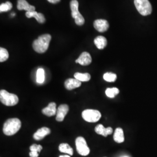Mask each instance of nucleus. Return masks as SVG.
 I'll return each instance as SVG.
<instances>
[{
  "label": "nucleus",
  "mask_w": 157,
  "mask_h": 157,
  "mask_svg": "<svg viewBox=\"0 0 157 157\" xmlns=\"http://www.w3.org/2000/svg\"></svg>",
  "instance_id": "obj_30"
},
{
  "label": "nucleus",
  "mask_w": 157,
  "mask_h": 157,
  "mask_svg": "<svg viewBox=\"0 0 157 157\" xmlns=\"http://www.w3.org/2000/svg\"><path fill=\"white\" fill-rule=\"evenodd\" d=\"M59 150L60 151V152L67 154L69 155H73V149L67 143L61 144L59 146Z\"/></svg>",
  "instance_id": "obj_19"
},
{
  "label": "nucleus",
  "mask_w": 157,
  "mask_h": 157,
  "mask_svg": "<svg viewBox=\"0 0 157 157\" xmlns=\"http://www.w3.org/2000/svg\"><path fill=\"white\" fill-rule=\"evenodd\" d=\"M71 10L72 11V17L75 19L77 25L82 26L84 23L85 20L82 14L78 11V2L77 0H72L70 2Z\"/></svg>",
  "instance_id": "obj_5"
},
{
  "label": "nucleus",
  "mask_w": 157,
  "mask_h": 157,
  "mask_svg": "<svg viewBox=\"0 0 157 157\" xmlns=\"http://www.w3.org/2000/svg\"><path fill=\"white\" fill-rule=\"evenodd\" d=\"M119 93V90L118 88L113 87V88H108L105 90V94L109 98H114L117 95H118Z\"/></svg>",
  "instance_id": "obj_22"
},
{
  "label": "nucleus",
  "mask_w": 157,
  "mask_h": 157,
  "mask_svg": "<svg viewBox=\"0 0 157 157\" xmlns=\"http://www.w3.org/2000/svg\"><path fill=\"white\" fill-rule=\"evenodd\" d=\"M95 132L98 135H102L104 137H107L108 135L112 134L113 129L111 127L105 128L102 124H99L97 126H95Z\"/></svg>",
  "instance_id": "obj_15"
},
{
  "label": "nucleus",
  "mask_w": 157,
  "mask_h": 157,
  "mask_svg": "<svg viewBox=\"0 0 157 157\" xmlns=\"http://www.w3.org/2000/svg\"><path fill=\"white\" fill-rule=\"evenodd\" d=\"M113 140L118 143H121L124 142V137L123 129L120 128L115 129L113 135Z\"/></svg>",
  "instance_id": "obj_18"
},
{
  "label": "nucleus",
  "mask_w": 157,
  "mask_h": 157,
  "mask_svg": "<svg viewBox=\"0 0 157 157\" xmlns=\"http://www.w3.org/2000/svg\"><path fill=\"white\" fill-rule=\"evenodd\" d=\"M104 79L108 82H114L116 81L117 76L115 73L111 72H107L104 75Z\"/></svg>",
  "instance_id": "obj_23"
},
{
  "label": "nucleus",
  "mask_w": 157,
  "mask_h": 157,
  "mask_svg": "<svg viewBox=\"0 0 157 157\" xmlns=\"http://www.w3.org/2000/svg\"><path fill=\"white\" fill-rule=\"evenodd\" d=\"M26 17L28 18L34 17L37 21L40 23H43L45 22V17L41 13H38L36 11H34L26 12Z\"/></svg>",
  "instance_id": "obj_16"
},
{
  "label": "nucleus",
  "mask_w": 157,
  "mask_h": 157,
  "mask_svg": "<svg viewBox=\"0 0 157 157\" xmlns=\"http://www.w3.org/2000/svg\"><path fill=\"white\" fill-rule=\"evenodd\" d=\"M82 115L84 121L92 123L98 122L101 118V112L95 109H86L83 111Z\"/></svg>",
  "instance_id": "obj_6"
},
{
  "label": "nucleus",
  "mask_w": 157,
  "mask_h": 157,
  "mask_svg": "<svg viewBox=\"0 0 157 157\" xmlns=\"http://www.w3.org/2000/svg\"><path fill=\"white\" fill-rule=\"evenodd\" d=\"M92 62V58L90 54L87 52H83L78 58L76 60V62L83 66H87L90 65Z\"/></svg>",
  "instance_id": "obj_10"
},
{
  "label": "nucleus",
  "mask_w": 157,
  "mask_h": 157,
  "mask_svg": "<svg viewBox=\"0 0 157 157\" xmlns=\"http://www.w3.org/2000/svg\"><path fill=\"white\" fill-rule=\"evenodd\" d=\"M56 105L55 102H51L47 107L43 109L42 113L47 117H52L56 114Z\"/></svg>",
  "instance_id": "obj_13"
},
{
  "label": "nucleus",
  "mask_w": 157,
  "mask_h": 157,
  "mask_svg": "<svg viewBox=\"0 0 157 157\" xmlns=\"http://www.w3.org/2000/svg\"><path fill=\"white\" fill-rule=\"evenodd\" d=\"M0 101L6 106H14L17 105L19 101L17 95L10 93L5 90L0 91Z\"/></svg>",
  "instance_id": "obj_3"
},
{
  "label": "nucleus",
  "mask_w": 157,
  "mask_h": 157,
  "mask_svg": "<svg viewBox=\"0 0 157 157\" xmlns=\"http://www.w3.org/2000/svg\"><path fill=\"white\" fill-rule=\"evenodd\" d=\"M29 155L30 157H38L39 152L36 151H30L29 153Z\"/></svg>",
  "instance_id": "obj_27"
},
{
  "label": "nucleus",
  "mask_w": 157,
  "mask_h": 157,
  "mask_svg": "<svg viewBox=\"0 0 157 157\" xmlns=\"http://www.w3.org/2000/svg\"><path fill=\"white\" fill-rule=\"evenodd\" d=\"M49 2H50L51 4H56V3H58V2H60L61 1V0H47Z\"/></svg>",
  "instance_id": "obj_28"
},
{
  "label": "nucleus",
  "mask_w": 157,
  "mask_h": 157,
  "mask_svg": "<svg viewBox=\"0 0 157 157\" xmlns=\"http://www.w3.org/2000/svg\"><path fill=\"white\" fill-rule=\"evenodd\" d=\"M69 111V106L67 104H62L57 108L56 120L58 122H62Z\"/></svg>",
  "instance_id": "obj_9"
},
{
  "label": "nucleus",
  "mask_w": 157,
  "mask_h": 157,
  "mask_svg": "<svg viewBox=\"0 0 157 157\" xmlns=\"http://www.w3.org/2000/svg\"><path fill=\"white\" fill-rule=\"evenodd\" d=\"M109 23L105 19H97L94 22V27L98 32L103 33L109 28Z\"/></svg>",
  "instance_id": "obj_8"
},
{
  "label": "nucleus",
  "mask_w": 157,
  "mask_h": 157,
  "mask_svg": "<svg viewBox=\"0 0 157 157\" xmlns=\"http://www.w3.org/2000/svg\"><path fill=\"white\" fill-rule=\"evenodd\" d=\"M43 149V147L41 145H37L36 144H34L33 145L30 147V151H36L37 152H40L41 150Z\"/></svg>",
  "instance_id": "obj_26"
},
{
  "label": "nucleus",
  "mask_w": 157,
  "mask_h": 157,
  "mask_svg": "<svg viewBox=\"0 0 157 157\" xmlns=\"http://www.w3.org/2000/svg\"><path fill=\"white\" fill-rule=\"evenodd\" d=\"M51 130L46 128L43 127L39 129L33 135V138L36 140H41L44 139L46 136L50 134Z\"/></svg>",
  "instance_id": "obj_12"
},
{
  "label": "nucleus",
  "mask_w": 157,
  "mask_h": 157,
  "mask_svg": "<svg viewBox=\"0 0 157 157\" xmlns=\"http://www.w3.org/2000/svg\"><path fill=\"white\" fill-rule=\"evenodd\" d=\"M94 44L97 47V48L100 50H102L104 49L107 44V40L106 38L104 36H97L95 39H94Z\"/></svg>",
  "instance_id": "obj_17"
},
{
  "label": "nucleus",
  "mask_w": 157,
  "mask_h": 157,
  "mask_svg": "<svg viewBox=\"0 0 157 157\" xmlns=\"http://www.w3.org/2000/svg\"><path fill=\"white\" fill-rule=\"evenodd\" d=\"M75 78L78 80L79 81L82 82H88L89 81L91 78V76L90 74L88 73H75L74 75Z\"/></svg>",
  "instance_id": "obj_20"
},
{
  "label": "nucleus",
  "mask_w": 157,
  "mask_h": 157,
  "mask_svg": "<svg viewBox=\"0 0 157 157\" xmlns=\"http://www.w3.org/2000/svg\"><path fill=\"white\" fill-rule=\"evenodd\" d=\"M9 58V54L6 48L2 47L0 48V62H4Z\"/></svg>",
  "instance_id": "obj_24"
},
{
  "label": "nucleus",
  "mask_w": 157,
  "mask_h": 157,
  "mask_svg": "<svg viewBox=\"0 0 157 157\" xmlns=\"http://www.w3.org/2000/svg\"><path fill=\"white\" fill-rule=\"evenodd\" d=\"M135 6L138 12L143 16L150 15L152 6L148 0H135Z\"/></svg>",
  "instance_id": "obj_4"
},
{
  "label": "nucleus",
  "mask_w": 157,
  "mask_h": 157,
  "mask_svg": "<svg viewBox=\"0 0 157 157\" xmlns=\"http://www.w3.org/2000/svg\"><path fill=\"white\" fill-rule=\"evenodd\" d=\"M45 80V71L43 68L38 69L36 74V82L39 84H42Z\"/></svg>",
  "instance_id": "obj_21"
},
{
  "label": "nucleus",
  "mask_w": 157,
  "mask_h": 157,
  "mask_svg": "<svg viewBox=\"0 0 157 157\" xmlns=\"http://www.w3.org/2000/svg\"><path fill=\"white\" fill-rule=\"evenodd\" d=\"M21 122L17 118L8 119L3 127V132L6 136H12L16 134L21 128Z\"/></svg>",
  "instance_id": "obj_2"
},
{
  "label": "nucleus",
  "mask_w": 157,
  "mask_h": 157,
  "mask_svg": "<svg viewBox=\"0 0 157 157\" xmlns=\"http://www.w3.org/2000/svg\"><path fill=\"white\" fill-rule=\"evenodd\" d=\"M51 40V36L49 34H43L37 39L35 40L33 43V48L36 52L42 54L48 50Z\"/></svg>",
  "instance_id": "obj_1"
},
{
  "label": "nucleus",
  "mask_w": 157,
  "mask_h": 157,
  "mask_svg": "<svg viewBox=\"0 0 157 157\" xmlns=\"http://www.w3.org/2000/svg\"><path fill=\"white\" fill-rule=\"evenodd\" d=\"M12 8V4L10 1H7L6 3H2L0 5V12H4L10 11Z\"/></svg>",
  "instance_id": "obj_25"
},
{
  "label": "nucleus",
  "mask_w": 157,
  "mask_h": 157,
  "mask_svg": "<svg viewBox=\"0 0 157 157\" xmlns=\"http://www.w3.org/2000/svg\"><path fill=\"white\" fill-rule=\"evenodd\" d=\"M76 147L78 154L82 156H87L90 153V149L88 147L86 141L83 137H78L75 141Z\"/></svg>",
  "instance_id": "obj_7"
},
{
  "label": "nucleus",
  "mask_w": 157,
  "mask_h": 157,
  "mask_svg": "<svg viewBox=\"0 0 157 157\" xmlns=\"http://www.w3.org/2000/svg\"><path fill=\"white\" fill-rule=\"evenodd\" d=\"M81 82L76 78H68L65 82V87L68 90L78 88L81 86Z\"/></svg>",
  "instance_id": "obj_14"
},
{
  "label": "nucleus",
  "mask_w": 157,
  "mask_h": 157,
  "mask_svg": "<svg viewBox=\"0 0 157 157\" xmlns=\"http://www.w3.org/2000/svg\"><path fill=\"white\" fill-rule=\"evenodd\" d=\"M17 8L19 11L25 10L26 12L34 11H35V6H31L26 0H17Z\"/></svg>",
  "instance_id": "obj_11"
},
{
  "label": "nucleus",
  "mask_w": 157,
  "mask_h": 157,
  "mask_svg": "<svg viewBox=\"0 0 157 157\" xmlns=\"http://www.w3.org/2000/svg\"><path fill=\"white\" fill-rule=\"evenodd\" d=\"M59 157H71L70 155H61Z\"/></svg>",
  "instance_id": "obj_29"
}]
</instances>
